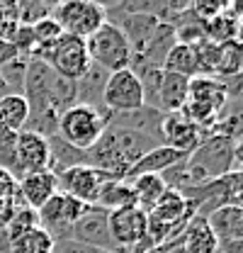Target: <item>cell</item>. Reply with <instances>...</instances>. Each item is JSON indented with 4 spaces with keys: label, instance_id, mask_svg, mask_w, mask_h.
I'll use <instances>...</instances> for the list:
<instances>
[{
    "label": "cell",
    "instance_id": "6da1fadb",
    "mask_svg": "<svg viewBox=\"0 0 243 253\" xmlns=\"http://www.w3.org/2000/svg\"><path fill=\"white\" fill-rule=\"evenodd\" d=\"M161 136L141 126L122 125V122H107V129L102 131L100 141L85 151V166L100 168L105 173H112L117 178H124V173L151 149L161 146Z\"/></svg>",
    "mask_w": 243,
    "mask_h": 253
},
{
    "label": "cell",
    "instance_id": "7a4b0ae2",
    "mask_svg": "<svg viewBox=\"0 0 243 253\" xmlns=\"http://www.w3.org/2000/svg\"><path fill=\"white\" fill-rule=\"evenodd\" d=\"M110 117L112 115L107 110H97L90 105L76 102L59 117L56 136L63 139L68 146L78 149V151H88L100 141L102 131L107 129Z\"/></svg>",
    "mask_w": 243,
    "mask_h": 253
},
{
    "label": "cell",
    "instance_id": "3957f363",
    "mask_svg": "<svg viewBox=\"0 0 243 253\" xmlns=\"http://www.w3.org/2000/svg\"><path fill=\"white\" fill-rule=\"evenodd\" d=\"M88 44V56L90 63L100 66L102 71L107 73H115V71H124L131 66V46L124 37V32L112 25L110 20L100 27V30L90 34L85 39Z\"/></svg>",
    "mask_w": 243,
    "mask_h": 253
},
{
    "label": "cell",
    "instance_id": "277c9868",
    "mask_svg": "<svg viewBox=\"0 0 243 253\" xmlns=\"http://www.w3.org/2000/svg\"><path fill=\"white\" fill-rule=\"evenodd\" d=\"M32 59L44 61L56 76L66 78V81H73V83L81 81L83 73L90 68L85 39H78V37H71V34H61L46 51H41Z\"/></svg>",
    "mask_w": 243,
    "mask_h": 253
},
{
    "label": "cell",
    "instance_id": "5b68a950",
    "mask_svg": "<svg viewBox=\"0 0 243 253\" xmlns=\"http://www.w3.org/2000/svg\"><path fill=\"white\" fill-rule=\"evenodd\" d=\"M226 97H229L226 85L216 83V78H192L187 102L180 112L204 134V126H212L216 122V115L224 107Z\"/></svg>",
    "mask_w": 243,
    "mask_h": 253
},
{
    "label": "cell",
    "instance_id": "8992f818",
    "mask_svg": "<svg viewBox=\"0 0 243 253\" xmlns=\"http://www.w3.org/2000/svg\"><path fill=\"white\" fill-rule=\"evenodd\" d=\"M51 20L59 25L63 34L88 39L107 22V10L105 5L90 0H63L54 5Z\"/></svg>",
    "mask_w": 243,
    "mask_h": 253
},
{
    "label": "cell",
    "instance_id": "52a82bcc",
    "mask_svg": "<svg viewBox=\"0 0 243 253\" xmlns=\"http://www.w3.org/2000/svg\"><path fill=\"white\" fill-rule=\"evenodd\" d=\"M149 214L139 207H124L110 212V234L120 253H149L153 244L146 236Z\"/></svg>",
    "mask_w": 243,
    "mask_h": 253
},
{
    "label": "cell",
    "instance_id": "ba28073f",
    "mask_svg": "<svg viewBox=\"0 0 243 253\" xmlns=\"http://www.w3.org/2000/svg\"><path fill=\"white\" fill-rule=\"evenodd\" d=\"M102 107L110 115H126L144 107V88L131 68L115 71L107 76L102 90Z\"/></svg>",
    "mask_w": 243,
    "mask_h": 253
},
{
    "label": "cell",
    "instance_id": "9c48e42d",
    "mask_svg": "<svg viewBox=\"0 0 243 253\" xmlns=\"http://www.w3.org/2000/svg\"><path fill=\"white\" fill-rule=\"evenodd\" d=\"M85 207L88 205H83V202H78V200H73L63 192H56L41 210H37V221L56 244L63 239H71V229L81 219Z\"/></svg>",
    "mask_w": 243,
    "mask_h": 253
},
{
    "label": "cell",
    "instance_id": "30bf717a",
    "mask_svg": "<svg viewBox=\"0 0 243 253\" xmlns=\"http://www.w3.org/2000/svg\"><path fill=\"white\" fill-rule=\"evenodd\" d=\"M107 180H120V178L112 173H105L100 168H92V166H73V168H66L63 173L56 175L59 192L83 202V205H95L100 188Z\"/></svg>",
    "mask_w": 243,
    "mask_h": 253
},
{
    "label": "cell",
    "instance_id": "8fae6325",
    "mask_svg": "<svg viewBox=\"0 0 243 253\" xmlns=\"http://www.w3.org/2000/svg\"><path fill=\"white\" fill-rule=\"evenodd\" d=\"M71 239L81 241V244H88V246H95V249H102V251L120 253L115 241H112V234H110V212L97 207V205L85 207L81 219L71 229Z\"/></svg>",
    "mask_w": 243,
    "mask_h": 253
},
{
    "label": "cell",
    "instance_id": "7c38bea8",
    "mask_svg": "<svg viewBox=\"0 0 243 253\" xmlns=\"http://www.w3.org/2000/svg\"><path fill=\"white\" fill-rule=\"evenodd\" d=\"M161 141L180 154H192L197 144L202 141V129L192 125L182 112L163 115L161 120Z\"/></svg>",
    "mask_w": 243,
    "mask_h": 253
},
{
    "label": "cell",
    "instance_id": "4fadbf2b",
    "mask_svg": "<svg viewBox=\"0 0 243 253\" xmlns=\"http://www.w3.org/2000/svg\"><path fill=\"white\" fill-rule=\"evenodd\" d=\"M51 151H49V139L37 134V131H20L17 134V166L20 175L49 170Z\"/></svg>",
    "mask_w": 243,
    "mask_h": 253
},
{
    "label": "cell",
    "instance_id": "5bb4252c",
    "mask_svg": "<svg viewBox=\"0 0 243 253\" xmlns=\"http://www.w3.org/2000/svg\"><path fill=\"white\" fill-rule=\"evenodd\" d=\"M17 192L22 197V202L30 207V210H41L56 192V175L51 170H39V173H27L17 180Z\"/></svg>",
    "mask_w": 243,
    "mask_h": 253
},
{
    "label": "cell",
    "instance_id": "9a60e30c",
    "mask_svg": "<svg viewBox=\"0 0 243 253\" xmlns=\"http://www.w3.org/2000/svg\"><path fill=\"white\" fill-rule=\"evenodd\" d=\"M182 158H187V154H180V151H175V149L161 144V146H156L149 154H144V156L139 158V161L124 173L122 180H124V183H131L134 178H141V175H161V173H165L168 168H173L175 163H180Z\"/></svg>",
    "mask_w": 243,
    "mask_h": 253
},
{
    "label": "cell",
    "instance_id": "2e32d148",
    "mask_svg": "<svg viewBox=\"0 0 243 253\" xmlns=\"http://www.w3.org/2000/svg\"><path fill=\"white\" fill-rule=\"evenodd\" d=\"M187 95H190V78L163 71L161 73L158 90H156V105H153V110H158L163 115L180 112L182 107H185V102H187Z\"/></svg>",
    "mask_w": 243,
    "mask_h": 253
},
{
    "label": "cell",
    "instance_id": "e0dca14e",
    "mask_svg": "<svg viewBox=\"0 0 243 253\" xmlns=\"http://www.w3.org/2000/svg\"><path fill=\"white\" fill-rule=\"evenodd\" d=\"M216 241H236L243 239V205H224L207 217Z\"/></svg>",
    "mask_w": 243,
    "mask_h": 253
},
{
    "label": "cell",
    "instance_id": "ac0fdd59",
    "mask_svg": "<svg viewBox=\"0 0 243 253\" xmlns=\"http://www.w3.org/2000/svg\"><path fill=\"white\" fill-rule=\"evenodd\" d=\"M180 244L185 253H216L219 249V241L214 236L212 226H209L207 217H202V214H195L187 221V226L182 229Z\"/></svg>",
    "mask_w": 243,
    "mask_h": 253
},
{
    "label": "cell",
    "instance_id": "d6986e66",
    "mask_svg": "<svg viewBox=\"0 0 243 253\" xmlns=\"http://www.w3.org/2000/svg\"><path fill=\"white\" fill-rule=\"evenodd\" d=\"M163 71L168 73H178V76H185V78H204L202 73V63H200V56H197V49L195 46H187V44H178L168 51L165 61H163Z\"/></svg>",
    "mask_w": 243,
    "mask_h": 253
},
{
    "label": "cell",
    "instance_id": "ffe728a7",
    "mask_svg": "<svg viewBox=\"0 0 243 253\" xmlns=\"http://www.w3.org/2000/svg\"><path fill=\"white\" fill-rule=\"evenodd\" d=\"M107 71H102L100 66L90 63V68L83 73L81 81H76V102L81 105H90L97 110L102 107V90H105V81H107Z\"/></svg>",
    "mask_w": 243,
    "mask_h": 253
},
{
    "label": "cell",
    "instance_id": "44dd1931",
    "mask_svg": "<svg viewBox=\"0 0 243 253\" xmlns=\"http://www.w3.org/2000/svg\"><path fill=\"white\" fill-rule=\"evenodd\" d=\"M131 192H134V202L141 212H151L153 207L158 205V200L165 195L168 185L163 183L161 175H141V178H134L131 183Z\"/></svg>",
    "mask_w": 243,
    "mask_h": 253
},
{
    "label": "cell",
    "instance_id": "7402d4cb",
    "mask_svg": "<svg viewBox=\"0 0 243 253\" xmlns=\"http://www.w3.org/2000/svg\"><path fill=\"white\" fill-rule=\"evenodd\" d=\"M30 120V105L22 95L7 93L0 97V126L10 129V131H22Z\"/></svg>",
    "mask_w": 243,
    "mask_h": 253
},
{
    "label": "cell",
    "instance_id": "603a6c76",
    "mask_svg": "<svg viewBox=\"0 0 243 253\" xmlns=\"http://www.w3.org/2000/svg\"><path fill=\"white\" fill-rule=\"evenodd\" d=\"M95 205L102 207V210H107V212L124 210V207H136L131 185L124 183V180H107L100 188V195H97V202Z\"/></svg>",
    "mask_w": 243,
    "mask_h": 253
},
{
    "label": "cell",
    "instance_id": "cb8c5ba5",
    "mask_svg": "<svg viewBox=\"0 0 243 253\" xmlns=\"http://www.w3.org/2000/svg\"><path fill=\"white\" fill-rule=\"evenodd\" d=\"M0 170L10 173L15 180H20V166H17V131H10L0 126Z\"/></svg>",
    "mask_w": 243,
    "mask_h": 253
},
{
    "label": "cell",
    "instance_id": "d4e9b609",
    "mask_svg": "<svg viewBox=\"0 0 243 253\" xmlns=\"http://www.w3.org/2000/svg\"><path fill=\"white\" fill-rule=\"evenodd\" d=\"M12 253H54V239L41 226H34L25 236L12 241Z\"/></svg>",
    "mask_w": 243,
    "mask_h": 253
},
{
    "label": "cell",
    "instance_id": "484cf974",
    "mask_svg": "<svg viewBox=\"0 0 243 253\" xmlns=\"http://www.w3.org/2000/svg\"><path fill=\"white\" fill-rule=\"evenodd\" d=\"M241 71H243V44H239V42L219 44L216 73L219 76H239Z\"/></svg>",
    "mask_w": 243,
    "mask_h": 253
},
{
    "label": "cell",
    "instance_id": "4316f807",
    "mask_svg": "<svg viewBox=\"0 0 243 253\" xmlns=\"http://www.w3.org/2000/svg\"><path fill=\"white\" fill-rule=\"evenodd\" d=\"M54 5H56V2H41V0H22V2H15V7H17V25L32 27V25H37V22L51 17Z\"/></svg>",
    "mask_w": 243,
    "mask_h": 253
},
{
    "label": "cell",
    "instance_id": "83f0119b",
    "mask_svg": "<svg viewBox=\"0 0 243 253\" xmlns=\"http://www.w3.org/2000/svg\"><path fill=\"white\" fill-rule=\"evenodd\" d=\"M27 56H17L15 61H10L7 66L0 68V78L7 85V90L15 95H22V85H25V76H27Z\"/></svg>",
    "mask_w": 243,
    "mask_h": 253
},
{
    "label": "cell",
    "instance_id": "f1b7e54d",
    "mask_svg": "<svg viewBox=\"0 0 243 253\" xmlns=\"http://www.w3.org/2000/svg\"><path fill=\"white\" fill-rule=\"evenodd\" d=\"M17 30V7L15 2H0V39H12Z\"/></svg>",
    "mask_w": 243,
    "mask_h": 253
},
{
    "label": "cell",
    "instance_id": "f546056e",
    "mask_svg": "<svg viewBox=\"0 0 243 253\" xmlns=\"http://www.w3.org/2000/svg\"><path fill=\"white\" fill-rule=\"evenodd\" d=\"M54 253H112V251H102V249H95V246L73 241V239H63V241L54 244Z\"/></svg>",
    "mask_w": 243,
    "mask_h": 253
},
{
    "label": "cell",
    "instance_id": "4dcf8cb0",
    "mask_svg": "<svg viewBox=\"0 0 243 253\" xmlns=\"http://www.w3.org/2000/svg\"><path fill=\"white\" fill-rule=\"evenodd\" d=\"M17 56H20L17 46H15L12 42H7V39H0V68L7 66L10 61H15Z\"/></svg>",
    "mask_w": 243,
    "mask_h": 253
},
{
    "label": "cell",
    "instance_id": "1f68e13d",
    "mask_svg": "<svg viewBox=\"0 0 243 253\" xmlns=\"http://www.w3.org/2000/svg\"><path fill=\"white\" fill-rule=\"evenodd\" d=\"M216 253H243V239H236V241H221Z\"/></svg>",
    "mask_w": 243,
    "mask_h": 253
},
{
    "label": "cell",
    "instance_id": "d6a6232c",
    "mask_svg": "<svg viewBox=\"0 0 243 253\" xmlns=\"http://www.w3.org/2000/svg\"><path fill=\"white\" fill-rule=\"evenodd\" d=\"M153 253H185V249H182L180 239H178V241H170V244H163V246L153 249Z\"/></svg>",
    "mask_w": 243,
    "mask_h": 253
},
{
    "label": "cell",
    "instance_id": "836d02e7",
    "mask_svg": "<svg viewBox=\"0 0 243 253\" xmlns=\"http://www.w3.org/2000/svg\"><path fill=\"white\" fill-rule=\"evenodd\" d=\"M7 93H10V90H7V85L2 83V78H0V97H2V95H7Z\"/></svg>",
    "mask_w": 243,
    "mask_h": 253
}]
</instances>
